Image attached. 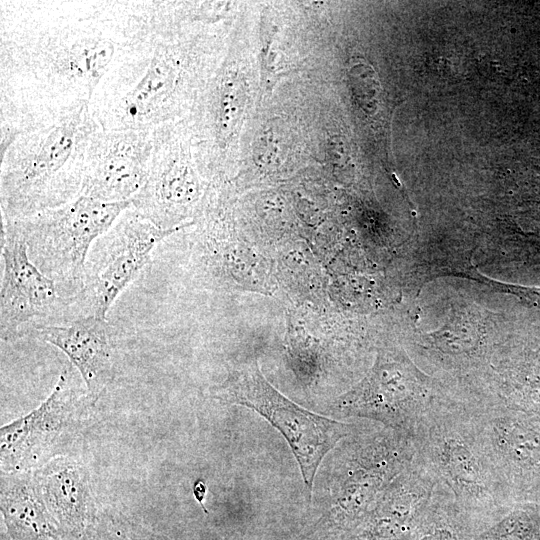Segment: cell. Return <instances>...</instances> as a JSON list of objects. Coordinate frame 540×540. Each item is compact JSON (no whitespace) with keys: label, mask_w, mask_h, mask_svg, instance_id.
Wrapping results in <instances>:
<instances>
[{"label":"cell","mask_w":540,"mask_h":540,"mask_svg":"<svg viewBox=\"0 0 540 540\" xmlns=\"http://www.w3.org/2000/svg\"><path fill=\"white\" fill-rule=\"evenodd\" d=\"M2 278L0 335L14 341L46 326L73 319L74 303L31 261L24 235L12 219L1 216Z\"/></svg>","instance_id":"30bf717a"},{"label":"cell","mask_w":540,"mask_h":540,"mask_svg":"<svg viewBox=\"0 0 540 540\" xmlns=\"http://www.w3.org/2000/svg\"><path fill=\"white\" fill-rule=\"evenodd\" d=\"M33 337L61 350L80 373L95 403L114 378L113 348L106 319L80 317L38 329Z\"/></svg>","instance_id":"2e32d148"},{"label":"cell","mask_w":540,"mask_h":540,"mask_svg":"<svg viewBox=\"0 0 540 540\" xmlns=\"http://www.w3.org/2000/svg\"><path fill=\"white\" fill-rule=\"evenodd\" d=\"M100 129L82 103L18 136L0 154L1 216L25 218L78 198L88 146Z\"/></svg>","instance_id":"3957f363"},{"label":"cell","mask_w":540,"mask_h":540,"mask_svg":"<svg viewBox=\"0 0 540 540\" xmlns=\"http://www.w3.org/2000/svg\"><path fill=\"white\" fill-rule=\"evenodd\" d=\"M197 5L131 1L124 40L89 102L102 130L155 129L184 111L198 54L184 25Z\"/></svg>","instance_id":"7a4b0ae2"},{"label":"cell","mask_w":540,"mask_h":540,"mask_svg":"<svg viewBox=\"0 0 540 540\" xmlns=\"http://www.w3.org/2000/svg\"><path fill=\"white\" fill-rule=\"evenodd\" d=\"M207 493V485L202 479H197L193 484V495L203 512L208 515V509L205 506V498Z\"/></svg>","instance_id":"7402d4cb"},{"label":"cell","mask_w":540,"mask_h":540,"mask_svg":"<svg viewBox=\"0 0 540 540\" xmlns=\"http://www.w3.org/2000/svg\"><path fill=\"white\" fill-rule=\"evenodd\" d=\"M153 146L154 129L98 130L88 146L80 196L131 201L146 180Z\"/></svg>","instance_id":"5bb4252c"},{"label":"cell","mask_w":540,"mask_h":540,"mask_svg":"<svg viewBox=\"0 0 540 540\" xmlns=\"http://www.w3.org/2000/svg\"><path fill=\"white\" fill-rule=\"evenodd\" d=\"M478 533L475 524L459 508L450 492L438 484L411 540H474Z\"/></svg>","instance_id":"ffe728a7"},{"label":"cell","mask_w":540,"mask_h":540,"mask_svg":"<svg viewBox=\"0 0 540 540\" xmlns=\"http://www.w3.org/2000/svg\"><path fill=\"white\" fill-rule=\"evenodd\" d=\"M244 79L228 64L213 82L208 97L207 128L212 146L225 151L231 142L244 110Z\"/></svg>","instance_id":"d6986e66"},{"label":"cell","mask_w":540,"mask_h":540,"mask_svg":"<svg viewBox=\"0 0 540 540\" xmlns=\"http://www.w3.org/2000/svg\"><path fill=\"white\" fill-rule=\"evenodd\" d=\"M176 231L157 227L131 206L125 210L94 243L76 304L77 318L106 319L116 298L147 265L155 246Z\"/></svg>","instance_id":"7c38bea8"},{"label":"cell","mask_w":540,"mask_h":540,"mask_svg":"<svg viewBox=\"0 0 540 540\" xmlns=\"http://www.w3.org/2000/svg\"><path fill=\"white\" fill-rule=\"evenodd\" d=\"M36 487L62 535L79 538L96 518L85 466L71 455L56 457L32 470Z\"/></svg>","instance_id":"e0dca14e"},{"label":"cell","mask_w":540,"mask_h":540,"mask_svg":"<svg viewBox=\"0 0 540 540\" xmlns=\"http://www.w3.org/2000/svg\"><path fill=\"white\" fill-rule=\"evenodd\" d=\"M0 510L11 540H62L36 487L32 470L2 472Z\"/></svg>","instance_id":"ac0fdd59"},{"label":"cell","mask_w":540,"mask_h":540,"mask_svg":"<svg viewBox=\"0 0 540 540\" xmlns=\"http://www.w3.org/2000/svg\"><path fill=\"white\" fill-rule=\"evenodd\" d=\"M347 439L331 503L306 526L333 540H345L416 460L413 438L379 423L358 425Z\"/></svg>","instance_id":"5b68a950"},{"label":"cell","mask_w":540,"mask_h":540,"mask_svg":"<svg viewBox=\"0 0 540 540\" xmlns=\"http://www.w3.org/2000/svg\"><path fill=\"white\" fill-rule=\"evenodd\" d=\"M210 392L223 404L252 409L282 434L299 465L309 497L324 457L358 427L297 405L269 383L256 360L235 369Z\"/></svg>","instance_id":"ba28073f"},{"label":"cell","mask_w":540,"mask_h":540,"mask_svg":"<svg viewBox=\"0 0 540 540\" xmlns=\"http://www.w3.org/2000/svg\"><path fill=\"white\" fill-rule=\"evenodd\" d=\"M287 540H332L328 538L327 536H324L322 534H319L317 532L311 531L309 529L303 528L300 532H298L295 536L287 539Z\"/></svg>","instance_id":"603a6c76"},{"label":"cell","mask_w":540,"mask_h":540,"mask_svg":"<svg viewBox=\"0 0 540 540\" xmlns=\"http://www.w3.org/2000/svg\"><path fill=\"white\" fill-rule=\"evenodd\" d=\"M130 206L131 201L108 203L79 196L65 205L12 220L24 235L31 261L56 282L76 310L91 245Z\"/></svg>","instance_id":"8992f818"},{"label":"cell","mask_w":540,"mask_h":540,"mask_svg":"<svg viewBox=\"0 0 540 540\" xmlns=\"http://www.w3.org/2000/svg\"><path fill=\"white\" fill-rule=\"evenodd\" d=\"M116 540H158L156 536L140 529L129 528L116 537Z\"/></svg>","instance_id":"44dd1931"},{"label":"cell","mask_w":540,"mask_h":540,"mask_svg":"<svg viewBox=\"0 0 540 540\" xmlns=\"http://www.w3.org/2000/svg\"><path fill=\"white\" fill-rule=\"evenodd\" d=\"M129 1H0V154L89 103L124 40Z\"/></svg>","instance_id":"6da1fadb"},{"label":"cell","mask_w":540,"mask_h":540,"mask_svg":"<svg viewBox=\"0 0 540 540\" xmlns=\"http://www.w3.org/2000/svg\"><path fill=\"white\" fill-rule=\"evenodd\" d=\"M460 400L464 397L456 387L428 381L399 354L385 351L363 380L333 401L330 411L413 438L429 419Z\"/></svg>","instance_id":"52a82bcc"},{"label":"cell","mask_w":540,"mask_h":540,"mask_svg":"<svg viewBox=\"0 0 540 540\" xmlns=\"http://www.w3.org/2000/svg\"><path fill=\"white\" fill-rule=\"evenodd\" d=\"M413 441L417 462L450 492L479 532L514 506L481 446L470 399L439 411Z\"/></svg>","instance_id":"277c9868"},{"label":"cell","mask_w":540,"mask_h":540,"mask_svg":"<svg viewBox=\"0 0 540 540\" xmlns=\"http://www.w3.org/2000/svg\"><path fill=\"white\" fill-rule=\"evenodd\" d=\"M1 540H11V538L5 532V533H1Z\"/></svg>","instance_id":"cb8c5ba5"},{"label":"cell","mask_w":540,"mask_h":540,"mask_svg":"<svg viewBox=\"0 0 540 540\" xmlns=\"http://www.w3.org/2000/svg\"><path fill=\"white\" fill-rule=\"evenodd\" d=\"M438 483L417 460L398 475L345 540H411Z\"/></svg>","instance_id":"9a60e30c"},{"label":"cell","mask_w":540,"mask_h":540,"mask_svg":"<svg viewBox=\"0 0 540 540\" xmlns=\"http://www.w3.org/2000/svg\"><path fill=\"white\" fill-rule=\"evenodd\" d=\"M71 367L64 368L50 395L33 411L0 428L2 472L37 469L50 460L69 455L82 435L87 407Z\"/></svg>","instance_id":"9c48e42d"},{"label":"cell","mask_w":540,"mask_h":540,"mask_svg":"<svg viewBox=\"0 0 540 540\" xmlns=\"http://www.w3.org/2000/svg\"><path fill=\"white\" fill-rule=\"evenodd\" d=\"M201 184L182 129L173 123L154 129V146L146 180L131 207L163 230H179L198 201Z\"/></svg>","instance_id":"4fadbf2b"},{"label":"cell","mask_w":540,"mask_h":540,"mask_svg":"<svg viewBox=\"0 0 540 540\" xmlns=\"http://www.w3.org/2000/svg\"><path fill=\"white\" fill-rule=\"evenodd\" d=\"M470 410L484 453L513 504L540 498V423L488 395L471 399Z\"/></svg>","instance_id":"8fae6325"}]
</instances>
